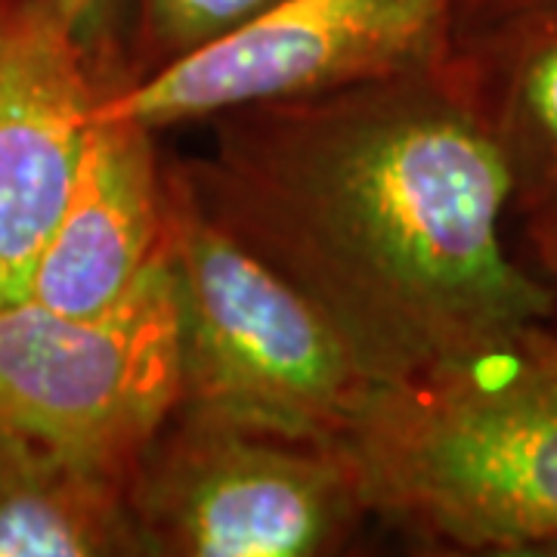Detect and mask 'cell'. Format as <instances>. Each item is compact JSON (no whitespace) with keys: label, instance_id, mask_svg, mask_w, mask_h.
Instances as JSON below:
<instances>
[{"label":"cell","instance_id":"obj_1","mask_svg":"<svg viewBox=\"0 0 557 557\" xmlns=\"http://www.w3.org/2000/svg\"><path fill=\"white\" fill-rule=\"evenodd\" d=\"M174 159L214 218L335 319L375 379H416L530 325L557 298L508 239V174L449 57L258 102Z\"/></svg>","mask_w":557,"mask_h":557},{"label":"cell","instance_id":"obj_2","mask_svg":"<svg viewBox=\"0 0 557 557\" xmlns=\"http://www.w3.org/2000/svg\"><path fill=\"white\" fill-rule=\"evenodd\" d=\"M375 518L440 552L557 545V332L381 384L347 437Z\"/></svg>","mask_w":557,"mask_h":557},{"label":"cell","instance_id":"obj_3","mask_svg":"<svg viewBox=\"0 0 557 557\" xmlns=\"http://www.w3.org/2000/svg\"><path fill=\"white\" fill-rule=\"evenodd\" d=\"M168 196L180 406L285 437L347 443L384 381L317 300L201 211L174 159Z\"/></svg>","mask_w":557,"mask_h":557},{"label":"cell","instance_id":"obj_4","mask_svg":"<svg viewBox=\"0 0 557 557\" xmlns=\"http://www.w3.org/2000/svg\"><path fill=\"white\" fill-rule=\"evenodd\" d=\"M146 557H325L375 518L347 443L180 406L127 480Z\"/></svg>","mask_w":557,"mask_h":557},{"label":"cell","instance_id":"obj_5","mask_svg":"<svg viewBox=\"0 0 557 557\" xmlns=\"http://www.w3.org/2000/svg\"><path fill=\"white\" fill-rule=\"evenodd\" d=\"M183 403V325L168 255L100 313L0 307V428L131 480Z\"/></svg>","mask_w":557,"mask_h":557},{"label":"cell","instance_id":"obj_6","mask_svg":"<svg viewBox=\"0 0 557 557\" xmlns=\"http://www.w3.org/2000/svg\"><path fill=\"white\" fill-rule=\"evenodd\" d=\"M456 47V0H282L230 38L97 102L156 134L431 65Z\"/></svg>","mask_w":557,"mask_h":557},{"label":"cell","instance_id":"obj_7","mask_svg":"<svg viewBox=\"0 0 557 557\" xmlns=\"http://www.w3.org/2000/svg\"><path fill=\"white\" fill-rule=\"evenodd\" d=\"M100 100L53 0H0V307L28 295Z\"/></svg>","mask_w":557,"mask_h":557},{"label":"cell","instance_id":"obj_8","mask_svg":"<svg viewBox=\"0 0 557 557\" xmlns=\"http://www.w3.org/2000/svg\"><path fill=\"white\" fill-rule=\"evenodd\" d=\"M168 161L156 131L94 119L78 177L40 251L25 298L57 313H100L168 255Z\"/></svg>","mask_w":557,"mask_h":557},{"label":"cell","instance_id":"obj_9","mask_svg":"<svg viewBox=\"0 0 557 557\" xmlns=\"http://www.w3.org/2000/svg\"><path fill=\"white\" fill-rule=\"evenodd\" d=\"M480 119L508 174V226L520 260L557 276V0L456 38Z\"/></svg>","mask_w":557,"mask_h":557},{"label":"cell","instance_id":"obj_10","mask_svg":"<svg viewBox=\"0 0 557 557\" xmlns=\"http://www.w3.org/2000/svg\"><path fill=\"white\" fill-rule=\"evenodd\" d=\"M0 557H146L127 483L0 428Z\"/></svg>","mask_w":557,"mask_h":557},{"label":"cell","instance_id":"obj_11","mask_svg":"<svg viewBox=\"0 0 557 557\" xmlns=\"http://www.w3.org/2000/svg\"><path fill=\"white\" fill-rule=\"evenodd\" d=\"M278 3L282 0H131V84L230 38Z\"/></svg>","mask_w":557,"mask_h":557},{"label":"cell","instance_id":"obj_12","mask_svg":"<svg viewBox=\"0 0 557 557\" xmlns=\"http://www.w3.org/2000/svg\"><path fill=\"white\" fill-rule=\"evenodd\" d=\"M100 84L102 97L131 84V0H53Z\"/></svg>","mask_w":557,"mask_h":557},{"label":"cell","instance_id":"obj_13","mask_svg":"<svg viewBox=\"0 0 557 557\" xmlns=\"http://www.w3.org/2000/svg\"><path fill=\"white\" fill-rule=\"evenodd\" d=\"M536 3H545V0H456V38L474 32L480 25L520 13L527 7H536Z\"/></svg>","mask_w":557,"mask_h":557},{"label":"cell","instance_id":"obj_14","mask_svg":"<svg viewBox=\"0 0 557 557\" xmlns=\"http://www.w3.org/2000/svg\"><path fill=\"white\" fill-rule=\"evenodd\" d=\"M552 288H555V298H557V276L552 278ZM552 329H555V332H557V313H555V319H552Z\"/></svg>","mask_w":557,"mask_h":557}]
</instances>
